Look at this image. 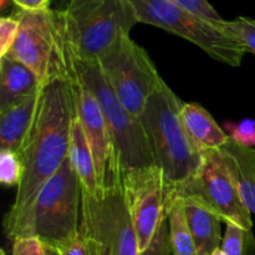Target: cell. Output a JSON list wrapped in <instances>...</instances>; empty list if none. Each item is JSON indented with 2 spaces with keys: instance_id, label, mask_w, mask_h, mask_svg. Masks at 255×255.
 Returning <instances> with one entry per match:
<instances>
[{
  "instance_id": "6da1fadb",
  "label": "cell",
  "mask_w": 255,
  "mask_h": 255,
  "mask_svg": "<svg viewBox=\"0 0 255 255\" xmlns=\"http://www.w3.org/2000/svg\"><path fill=\"white\" fill-rule=\"evenodd\" d=\"M75 115L71 80H54L45 85L36 122L17 153L24 174L4 218L5 236L10 241H14L42 187L69 157Z\"/></svg>"
},
{
  "instance_id": "7a4b0ae2",
  "label": "cell",
  "mask_w": 255,
  "mask_h": 255,
  "mask_svg": "<svg viewBox=\"0 0 255 255\" xmlns=\"http://www.w3.org/2000/svg\"><path fill=\"white\" fill-rule=\"evenodd\" d=\"M182 105L162 79L139 116L154 166L163 173L166 201L201 163L202 153L193 146L182 124Z\"/></svg>"
},
{
  "instance_id": "3957f363",
  "label": "cell",
  "mask_w": 255,
  "mask_h": 255,
  "mask_svg": "<svg viewBox=\"0 0 255 255\" xmlns=\"http://www.w3.org/2000/svg\"><path fill=\"white\" fill-rule=\"evenodd\" d=\"M19 34L10 56L32 70L42 85L54 80H71L75 74L74 51L67 32L64 10L15 11Z\"/></svg>"
},
{
  "instance_id": "277c9868",
  "label": "cell",
  "mask_w": 255,
  "mask_h": 255,
  "mask_svg": "<svg viewBox=\"0 0 255 255\" xmlns=\"http://www.w3.org/2000/svg\"><path fill=\"white\" fill-rule=\"evenodd\" d=\"M80 231L99 243L104 255H139L138 238L127 207L122 171L115 156L95 196L82 192Z\"/></svg>"
},
{
  "instance_id": "5b68a950",
  "label": "cell",
  "mask_w": 255,
  "mask_h": 255,
  "mask_svg": "<svg viewBox=\"0 0 255 255\" xmlns=\"http://www.w3.org/2000/svg\"><path fill=\"white\" fill-rule=\"evenodd\" d=\"M81 196V183L67 157L39 192L14 241L36 237L45 246L57 247L74 239L80 233Z\"/></svg>"
},
{
  "instance_id": "8992f818",
  "label": "cell",
  "mask_w": 255,
  "mask_h": 255,
  "mask_svg": "<svg viewBox=\"0 0 255 255\" xmlns=\"http://www.w3.org/2000/svg\"><path fill=\"white\" fill-rule=\"evenodd\" d=\"M64 14L75 56L89 61L138 24L129 0H69Z\"/></svg>"
},
{
  "instance_id": "52a82bcc",
  "label": "cell",
  "mask_w": 255,
  "mask_h": 255,
  "mask_svg": "<svg viewBox=\"0 0 255 255\" xmlns=\"http://www.w3.org/2000/svg\"><path fill=\"white\" fill-rule=\"evenodd\" d=\"M75 72L94 94L105 115L112 142L115 158L122 173L132 169L154 166L146 133L139 119L132 116L120 102L100 70L97 61H89L75 56Z\"/></svg>"
},
{
  "instance_id": "ba28073f",
  "label": "cell",
  "mask_w": 255,
  "mask_h": 255,
  "mask_svg": "<svg viewBox=\"0 0 255 255\" xmlns=\"http://www.w3.org/2000/svg\"><path fill=\"white\" fill-rule=\"evenodd\" d=\"M138 22L163 29L188 40L212 59L238 67L246 51L212 22L183 9L172 0H129Z\"/></svg>"
},
{
  "instance_id": "9c48e42d",
  "label": "cell",
  "mask_w": 255,
  "mask_h": 255,
  "mask_svg": "<svg viewBox=\"0 0 255 255\" xmlns=\"http://www.w3.org/2000/svg\"><path fill=\"white\" fill-rule=\"evenodd\" d=\"M96 61L120 102L132 116L139 119L149 96L162 81L146 50L129 35H124Z\"/></svg>"
},
{
  "instance_id": "30bf717a",
  "label": "cell",
  "mask_w": 255,
  "mask_h": 255,
  "mask_svg": "<svg viewBox=\"0 0 255 255\" xmlns=\"http://www.w3.org/2000/svg\"><path fill=\"white\" fill-rule=\"evenodd\" d=\"M173 197L204 207L224 223H234L247 231L253 228L252 213L244 206L218 149L202 153L196 172L166 202Z\"/></svg>"
},
{
  "instance_id": "8fae6325",
  "label": "cell",
  "mask_w": 255,
  "mask_h": 255,
  "mask_svg": "<svg viewBox=\"0 0 255 255\" xmlns=\"http://www.w3.org/2000/svg\"><path fill=\"white\" fill-rule=\"evenodd\" d=\"M122 182L139 252H143L167 216L163 173L156 166L143 167L122 173Z\"/></svg>"
},
{
  "instance_id": "7c38bea8",
  "label": "cell",
  "mask_w": 255,
  "mask_h": 255,
  "mask_svg": "<svg viewBox=\"0 0 255 255\" xmlns=\"http://www.w3.org/2000/svg\"><path fill=\"white\" fill-rule=\"evenodd\" d=\"M71 87L75 112L81 122V126L94 153L99 186L101 187L105 182L110 162L115 154L111 132L96 97L79 79L76 72L71 79Z\"/></svg>"
},
{
  "instance_id": "4fadbf2b",
  "label": "cell",
  "mask_w": 255,
  "mask_h": 255,
  "mask_svg": "<svg viewBox=\"0 0 255 255\" xmlns=\"http://www.w3.org/2000/svg\"><path fill=\"white\" fill-rule=\"evenodd\" d=\"M42 90L0 112V151L19 153L36 122Z\"/></svg>"
},
{
  "instance_id": "5bb4252c",
  "label": "cell",
  "mask_w": 255,
  "mask_h": 255,
  "mask_svg": "<svg viewBox=\"0 0 255 255\" xmlns=\"http://www.w3.org/2000/svg\"><path fill=\"white\" fill-rule=\"evenodd\" d=\"M45 85L30 67L10 55L0 57V112L20 104Z\"/></svg>"
},
{
  "instance_id": "9a60e30c",
  "label": "cell",
  "mask_w": 255,
  "mask_h": 255,
  "mask_svg": "<svg viewBox=\"0 0 255 255\" xmlns=\"http://www.w3.org/2000/svg\"><path fill=\"white\" fill-rule=\"evenodd\" d=\"M218 151L244 206L255 214V148L243 146L229 137Z\"/></svg>"
},
{
  "instance_id": "2e32d148",
  "label": "cell",
  "mask_w": 255,
  "mask_h": 255,
  "mask_svg": "<svg viewBox=\"0 0 255 255\" xmlns=\"http://www.w3.org/2000/svg\"><path fill=\"white\" fill-rule=\"evenodd\" d=\"M181 120L189 139L199 153L219 149L229 141V134L222 129L212 115L201 105H182Z\"/></svg>"
},
{
  "instance_id": "e0dca14e",
  "label": "cell",
  "mask_w": 255,
  "mask_h": 255,
  "mask_svg": "<svg viewBox=\"0 0 255 255\" xmlns=\"http://www.w3.org/2000/svg\"><path fill=\"white\" fill-rule=\"evenodd\" d=\"M187 223L193 237L197 255H212L222 246V219L204 207L184 201Z\"/></svg>"
},
{
  "instance_id": "ac0fdd59",
  "label": "cell",
  "mask_w": 255,
  "mask_h": 255,
  "mask_svg": "<svg viewBox=\"0 0 255 255\" xmlns=\"http://www.w3.org/2000/svg\"><path fill=\"white\" fill-rule=\"evenodd\" d=\"M69 158L79 177L82 192L95 196L100 189L95 157L81 126V122L76 115L72 120L71 131H70Z\"/></svg>"
},
{
  "instance_id": "d6986e66",
  "label": "cell",
  "mask_w": 255,
  "mask_h": 255,
  "mask_svg": "<svg viewBox=\"0 0 255 255\" xmlns=\"http://www.w3.org/2000/svg\"><path fill=\"white\" fill-rule=\"evenodd\" d=\"M169 239L173 255H197L193 237L187 223L183 199L173 197L166 202Z\"/></svg>"
},
{
  "instance_id": "ffe728a7",
  "label": "cell",
  "mask_w": 255,
  "mask_h": 255,
  "mask_svg": "<svg viewBox=\"0 0 255 255\" xmlns=\"http://www.w3.org/2000/svg\"><path fill=\"white\" fill-rule=\"evenodd\" d=\"M217 27L233 39L246 52L255 55V20L238 16L233 20H222Z\"/></svg>"
},
{
  "instance_id": "44dd1931",
  "label": "cell",
  "mask_w": 255,
  "mask_h": 255,
  "mask_svg": "<svg viewBox=\"0 0 255 255\" xmlns=\"http://www.w3.org/2000/svg\"><path fill=\"white\" fill-rule=\"evenodd\" d=\"M226 226L222 251L227 255H255L253 231H247L234 223H226Z\"/></svg>"
},
{
  "instance_id": "7402d4cb",
  "label": "cell",
  "mask_w": 255,
  "mask_h": 255,
  "mask_svg": "<svg viewBox=\"0 0 255 255\" xmlns=\"http://www.w3.org/2000/svg\"><path fill=\"white\" fill-rule=\"evenodd\" d=\"M24 174L21 161L16 153L0 151V182L4 186H19Z\"/></svg>"
},
{
  "instance_id": "603a6c76",
  "label": "cell",
  "mask_w": 255,
  "mask_h": 255,
  "mask_svg": "<svg viewBox=\"0 0 255 255\" xmlns=\"http://www.w3.org/2000/svg\"><path fill=\"white\" fill-rule=\"evenodd\" d=\"M60 255H104L99 243L80 231L74 239L54 247Z\"/></svg>"
},
{
  "instance_id": "cb8c5ba5",
  "label": "cell",
  "mask_w": 255,
  "mask_h": 255,
  "mask_svg": "<svg viewBox=\"0 0 255 255\" xmlns=\"http://www.w3.org/2000/svg\"><path fill=\"white\" fill-rule=\"evenodd\" d=\"M20 20L17 15L0 17V57L9 54L19 34Z\"/></svg>"
},
{
  "instance_id": "d4e9b609",
  "label": "cell",
  "mask_w": 255,
  "mask_h": 255,
  "mask_svg": "<svg viewBox=\"0 0 255 255\" xmlns=\"http://www.w3.org/2000/svg\"><path fill=\"white\" fill-rule=\"evenodd\" d=\"M172 1L176 2L177 5L182 6L183 9L198 15L202 19L212 22V24H214L216 26L217 24H219V22L222 21V20H224L223 17L219 15V12L212 6V4L208 0H172Z\"/></svg>"
},
{
  "instance_id": "484cf974",
  "label": "cell",
  "mask_w": 255,
  "mask_h": 255,
  "mask_svg": "<svg viewBox=\"0 0 255 255\" xmlns=\"http://www.w3.org/2000/svg\"><path fill=\"white\" fill-rule=\"evenodd\" d=\"M139 255H172L171 239H169V228L167 216L159 224L151 244L146 251L141 252Z\"/></svg>"
},
{
  "instance_id": "4316f807",
  "label": "cell",
  "mask_w": 255,
  "mask_h": 255,
  "mask_svg": "<svg viewBox=\"0 0 255 255\" xmlns=\"http://www.w3.org/2000/svg\"><path fill=\"white\" fill-rule=\"evenodd\" d=\"M229 137L233 141L243 146L255 147V122L251 120L241 122L238 125H229Z\"/></svg>"
},
{
  "instance_id": "83f0119b",
  "label": "cell",
  "mask_w": 255,
  "mask_h": 255,
  "mask_svg": "<svg viewBox=\"0 0 255 255\" xmlns=\"http://www.w3.org/2000/svg\"><path fill=\"white\" fill-rule=\"evenodd\" d=\"M11 255H47V252L39 238L25 237L12 241Z\"/></svg>"
},
{
  "instance_id": "f1b7e54d",
  "label": "cell",
  "mask_w": 255,
  "mask_h": 255,
  "mask_svg": "<svg viewBox=\"0 0 255 255\" xmlns=\"http://www.w3.org/2000/svg\"><path fill=\"white\" fill-rule=\"evenodd\" d=\"M17 9L26 11H41L50 9L52 0H12Z\"/></svg>"
},
{
  "instance_id": "f546056e",
  "label": "cell",
  "mask_w": 255,
  "mask_h": 255,
  "mask_svg": "<svg viewBox=\"0 0 255 255\" xmlns=\"http://www.w3.org/2000/svg\"><path fill=\"white\" fill-rule=\"evenodd\" d=\"M44 246H45V244H44ZM45 248H46L47 255H60L59 252H57V249H56V248H54V247L45 246Z\"/></svg>"
},
{
  "instance_id": "4dcf8cb0",
  "label": "cell",
  "mask_w": 255,
  "mask_h": 255,
  "mask_svg": "<svg viewBox=\"0 0 255 255\" xmlns=\"http://www.w3.org/2000/svg\"><path fill=\"white\" fill-rule=\"evenodd\" d=\"M14 4V1L12 0H0V9L1 10H5L7 6H10V4Z\"/></svg>"
},
{
  "instance_id": "1f68e13d",
  "label": "cell",
  "mask_w": 255,
  "mask_h": 255,
  "mask_svg": "<svg viewBox=\"0 0 255 255\" xmlns=\"http://www.w3.org/2000/svg\"><path fill=\"white\" fill-rule=\"evenodd\" d=\"M212 255H227V254L224 253L223 251H222V248H218V249H217V251L214 252V253L212 254Z\"/></svg>"
},
{
  "instance_id": "d6a6232c",
  "label": "cell",
  "mask_w": 255,
  "mask_h": 255,
  "mask_svg": "<svg viewBox=\"0 0 255 255\" xmlns=\"http://www.w3.org/2000/svg\"><path fill=\"white\" fill-rule=\"evenodd\" d=\"M0 255H6V253H5L4 251H1V252H0Z\"/></svg>"
}]
</instances>
